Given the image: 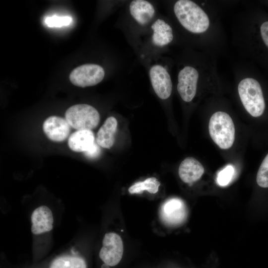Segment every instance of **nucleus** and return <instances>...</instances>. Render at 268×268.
I'll list each match as a JSON object with an SVG mask.
<instances>
[{"mask_svg":"<svg viewBox=\"0 0 268 268\" xmlns=\"http://www.w3.org/2000/svg\"><path fill=\"white\" fill-rule=\"evenodd\" d=\"M174 12L182 26L191 33H203L209 26L210 21L207 14L192 0L177 1L174 5Z\"/></svg>","mask_w":268,"mask_h":268,"instance_id":"1","label":"nucleus"},{"mask_svg":"<svg viewBox=\"0 0 268 268\" xmlns=\"http://www.w3.org/2000/svg\"><path fill=\"white\" fill-rule=\"evenodd\" d=\"M240 100L246 110L252 116H261L265 109V102L259 82L253 78L242 79L238 85Z\"/></svg>","mask_w":268,"mask_h":268,"instance_id":"2","label":"nucleus"},{"mask_svg":"<svg viewBox=\"0 0 268 268\" xmlns=\"http://www.w3.org/2000/svg\"><path fill=\"white\" fill-rule=\"evenodd\" d=\"M213 141L221 149H227L235 140V127L231 117L226 113L218 111L211 117L208 125Z\"/></svg>","mask_w":268,"mask_h":268,"instance_id":"3","label":"nucleus"},{"mask_svg":"<svg viewBox=\"0 0 268 268\" xmlns=\"http://www.w3.org/2000/svg\"><path fill=\"white\" fill-rule=\"evenodd\" d=\"M65 119L70 126L76 130H91L98 126L100 117L98 111L93 106L79 104L67 109Z\"/></svg>","mask_w":268,"mask_h":268,"instance_id":"4","label":"nucleus"},{"mask_svg":"<svg viewBox=\"0 0 268 268\" xmlns=\"http://www.w3.org/2000/svg\"><path fill=\"white\" fill-rule=\"evenodd\" d=\"M104 76L105 71L101 66L87 64L74 68L70 72L69 78L73 85L85 87L97 84L103 79Z\"/></svg>","mask_w":268,"mask_h":268,"instance_id":"5","label":"nucleus"},{"mask_svg":"<svg viewBox=\"0 0 268 268\" xmlns=\"http://www.w3.org/2000/svg\"><path fill=\"white\" fill-rule=\"evenodd\" d=\"M123 251V241L118 234L115 232L105 234L99 252V257L105 264L111 267L118 265L122 259Z\"/></svg>","mask_w":268,"mask_h":268,"instance_id":"6","label":"nucleus"},{"mask_svg":"<svg viewBox=\"0 0 268 268\" xmlns=\"http://www.w3.org/2000/svg\"><path fill=\"white\" fill-rule=\"evenodd\" d=\"M199 73L193 67L187 66L178 75V92L183 101L189 102L195 97L197 90Z\"/></svg>","mask_w":268,"mask_h":268,"instance_id":"7","label":"nucleus"},{"mask_svg":"<svg viewBox=\"0 0 268 268\" xmlns=\"http://www.w3.org/2000/svg\"><path fill=\"white\" fill-rule=\"evenodd\" d=\"M150 80L153 90L159 98H168L172 91V82L167 69L162 66L155 65L149 70Z\"/></svg>","mask_w":268,"mask_h":268,"instance_id":"8","label":"nucleus"},{"mask_svg":"<svg viewBox=\"0 0 268 268\" xmlns=\"http://www.w3.org/2000/svg\"><path fill=\"white\" fill-rule=\"evenodd\" d=\"M160 214L162 220L170 225L182 223L186 218L187 211L184 202L172 198L166 201L161 206Z\"/></svg>","mask_w":268,"mask_h":268,"instance_id":"9","label":"nucleus"},{"mask_svg":"<svg viewBox=\"0 0 268 268\" xmlns=\"http://www.w3.org/2000/svg\"><path fill=\"white\" fill-rule=\"evenodd\" d=\"M70 126L66 120L62 117L52 116L44 122L43 130L51 140L55 142H62L69 136Z\"/></svg>","mask_w":268,"mask_h":268,"instance_id":"10","label":"nucleus"},{"mask_svg":"<svg viewBox=\"0 0 268 268\" xmlns=\"http://www.w3.org/2000/svg\"><path fill=\"white\" fill-rule=\"evenodd\" d=\"M31 220V230L34 235L49 232L53 229V213L51 210L46 205H41L35 209L32 213Z\"/></svg>","mask_w":268,"mask_h":268,"instance_id":"11","label":"nucleus"},{"mask_svg":"<svg viewBox=\"0 0 268 268\" xmlns=\"http://www.w3.org/2000/svg\"><path fill=\"white\" fill-rule=\"evenodd\" d=\"M204 172V169L202 165L196 159L191 157L183 160L178 170L181 179L188 184L193 183L199 180Z\"/></svg>","mask_w":268,"mask_h":268,"instance_id":"12","label":"nucleus"},{"mask_svg":"<svg viewBox=\"0 0 268 268\" xmlns=\"http://www.w3.org/2000/svg\"><path fill=\"white\" fill-rule=\"evenodd\" d=\"M129 9L132 17L141 25H145L150 22L155 13L153 5L145 0L132 1Z\"/></svg>","mask_w":268,"mask_h":268,"instance_id":"13","label":"nucleus"},{"mask_svg":"<svg viewBox=\"0 0 268 268\" xmlns=\"http://www.w3.org/2000/svg\"><path fill=\"white\" fill-rule=\"evenodd\" d=\"M95 137L91 130H76L68 138V146L72 151L84 152L95 144Z\"/></svg>","mask_w":268,"mask_h":268,"instance_id":"14","label":"nucleus"},{"mask_svg":"<svg viewBox=\"0 0 268 268\" xmlns=\"http://www.w3.org/2000/svg\"><path fill=\"white\" fill-rule=\"evenodd\" d=\"M118 122L114 117H108L97 132L96 142L104 148L109 149L114 144Z\"/></svg>","mask_w":268,"mask_h":268,"instance_id":"15","label":"nucleus"},{"mask_svg":"<svg viewBox=\"0 0 268 268\" xmlns=\"http://www.w3.org/2000/svg\"><path fill=\"white\" fill-rule=\"evenodd\" d=\"M152 42L156 46L164 47L173 39V30L171 26L161 19H157L151 25Z\"/></svg>","mask_w":268,"mask_h":268,"instance_id":"16","label":"nucleus"},{"mask_svg":"<svg viewBox=\"0 0 268 268\" xmlns=\"http://www.w3.org/2000/svg\"><path fill=\"white\" fill-rule=\"evenodd\" d=\"M49 268H86V264L81 258L64 256L55 259Z\"/></svg>","mask_w":268,"mask_h":268,"instance_id":"17","label":"nucleus"},{"mask_svg":"<svg viewBox=\"0 0 268 268\" xmlns=\"http://www.w3.org/2000/svg\"><path fill=\"white\" fill-rule=\"evenodd\" d=\"M160 183L155 177L148 178L143 181L135 183L129 188L131 194H139L147 191L151 194H155L158 191Z\"/></svg>","mask_w":268,"mask_h":268,"instance_id":"18","label":"nucleus"},{"mask_svg":"<svg viewBox=\"0 0 268 268\" xmlns=\"http://www.w3.org/2000/svg\"><path fill=\"white\" fill-rule=\"evenodd\" d=\"M256 181L262 188H268V153L263 160L258 170Z\"/></svg>","mask_w":268,"mask_h":268,"instance_id":"19","label":"nucleus"},{"mask_svg":"<svg viewBox=\"0 0 268 268\" xmlns=\"http://www.w3.org/2000/svg\"><path fill=\"white\" fill-rule=\"evenodd\" d=\"M235 172L234 167L228 165L221 170L217 175V182L220 186H227L232 180Z\"/></svg>","mask_w":268,"mask_h":268,"instance_id":"20","label":"nucleus"},{"mask_svg":"<svg viewBox=\"0 0 268 268\" xmlns=\"http://www.w3.org/2000/svg\"><path fill=\"white\" fill-rule=\"evenodd\" d=\"M72 21V18L69 16H59L54 15L47 17L45 22L49 27H62L69 25Z\"/></svg>","mask_w":268,"mask_h":268,"instance_id":"21","label":"nucleus"},{"mask_svg":"<svg viewBox=\"0 0 268 268\" xmlns=\"http://www.w3.org/2000/svg\"><path fill=\"white\" fill-rule=\"evenodd\" d=\"M101 150L96 142L94 145L88 151L83 152L84 155L89 158H97L100 154Z\"/></svg>","mask_w":268,"mask_h":268,"instance_id":"22","label":"nucleus"},{"mask_svg":"<svg viewBox=\"0 0 268 268\" xmlns=\"http://www.w3.org/2000/svg\"><path fill=\"white\" fill-rule=\"evenodd\" d=\"M260 32L262 39L268 48V21L262 24L260 27Z\"/></svg>","mask_w":268,"mask_h":268,"instance_id":"23","label":"nucleus"}]
</instances>
